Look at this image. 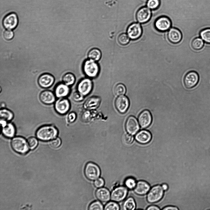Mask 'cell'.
<instances>
[{"label":"cell","mask_w":210,"mask_h":210,"mask_svg":"<svg viewBox=\"0 0 210 210\" xmlns=\"http://www.w3.org/2000/svg\"><path fill=\"white\" fill-rule=\"evenodd\" d=\"M152 15V10L147 6H143L140 8L136 14L137 21L141 24H144L148 22Z\"/></svg>","instance_id":"8"},{"label":"cell","mask_w":210,"mask_h":210,"mask_svg":"<svg viewBox=\"0 0 210 210\" xmlns=\"http://www.w3.org/2000/svg\"><path fill=\"white\" fill-rule=\"evenodd\" d=\"M27 142L29 148L31 149L35 148L38 144L37 139L34 137L29 138L27 139Z\"/></svg>","instance_id":"38"},{"label":"cell","mask_w":210,"mask_h":210,"mask_svg":"<svg viewBox=\"0 0 210 210\" xmlns=\"http://www.w3.org/2000/svg\"><path fill=\"white\" fill-rule=\"evenodd\" d=\"M164 210H178V209L176 207L173 206H168L162 209Z\"/></svg>","instance_id":"45"},{"label":"cell","mask_w":210,"mask_h":210,"mask_svg":"<svg viewBox=\"0 0 210 210\" xmlns=\"http://www.w3.org/2000/svg\"><path fill=\"white\" fill-rule=\"evenodd\" d=\"M160 208L158 207L155 205H151L149 206L147 208V210H159Z\"/></svg>","instance_id":"46"},{"label":"cell","mask_w":210,"mask_h":210,"mask_svg":"<svg viewBox=\"0 0 210 210\" xmlns=\"http://www.w3.org/2000/svg\"><path fill=\"white\" fill-rule=\"evenodd\" d=\"M105 184V181L104 179L101 178H98L94 182V186L97 188L102 187Z\"/></svg>","instance_id":"43"},{"label":"cell","mask_w":210,"mask_h":210,"mask_svg":"<svg viewBox=\"0 0 210 210\" xmlns=\"http://www.w3.org/2000/svg\"><path fill=\"white\" fill-rule=\"evenodd\" d=\"M72 98L76 101H80L83 99L84 96L79 92H75L73 94Z\"/></svg>","instance_id":"42"},{"label":"cell","mask_w":210,"mask_h":210,"mask_svg":"<svg viewBox=\"0 0 210 210\" xmlns=\"http://www.w3.org/2000/svg\"><path fill=\"white\" fill-rule=\"evenodd\" d=\"M89 210H103L104 209L102 204L99 201H96L91 203L89 207Z\"/></svg>","instance_id":"35"},{"label":"cell","mask_w":210,"mask_h":210,"mask_svg":"<svg viewBox=\"0 0 210 210\" xmlns=\"http://www.w3.org/2000/svg\"><path fill=\"white\" fill-rule=\"evenodd\" d=\"M61 143V140L59 137H56L51 140L50 142V145L53 148L58 147L60 146Z\"/></svg>","instance_id":"41"},{"label":"cell","mask_w":210,"mask_h":210,"mask_svg":"<svg viewBox=\"0 0 210 210\" xmlns=\"http://www.w3.org/2000/svg\"><path fill=\"white\" fill-rule=\"evenodd\" d=\"M136 184L135 180L132 177L127 178L125 181V187L130 189H134L136 186Z\"/></svg>","instance_id":"36"},{"label":"cell","mask_w":210,"mask_h":210,"mask_svg":"<svg viewBox=\"0 0 210 210\" xmlns=\"http://www.w3.org/2000/svg\"><path fill=\"white\" fill-rule=\"evenodd\" d=\"M127 132L132 135L136 134L140 129L139 125L137 119L130 116L127 119L125 125Z\"/></svg>","instance_id":"14"},{"label":"cell","mask_w":210,"mask_h":210,"mask_svg":"<svg viewBox=\"0 0 210 210\" xmlns=\"http://www.w3.org/2000/svg\"><path fill=\"white\" fill-rule=\"evenodd\" d=\"M104 209L105 210H119L120 207L118 204L115 201H110L105 206Z\"/></svg>","instance_id":"37"},{"label":"cell","mask_w":210,"mask_h":210,"mask_svg":"<svg viewBox=\"0 0 210 210\" xmlns=\"http://www.w3.org/2000/svg\"><path fill=\"white\" fill-rule=\"evenodd\" d=\"M76 118V114L73 112L70 113L68 116V120L69 122L72 123L74 122Z\"/></svg>","instance_id":"44"},{"label":"cell","mask_w":210,"mask_h":210,"mask_svg":"<svg viewBox=\"0 0 210 210\" xmlns=\"http://www.w3.org/2000/svg\"><path fill=\"white\" fill-rule=\"evenodd\" d=\"M70 92L69 86L64 83H59L55 86L54 94L57 98H64L67 96Z\"/></svg>","instance_id":"20"},{"label":"cell","mask_w":210,"mask_h":210,"mask_svg":"<svg viewBox=\"0 0 210 210\" xmlns=\"http://www.w3.org/2000/svg\"><path fill=\"white\" fill-rule=\"evenodd\" d=\"M199 35L206 43L210 44V28L201 30L200 32Z\"/></svg>","instance_id":"30"},{"label":"cell","mask_w":210,"mask_h":210,"mask_svg":"<svg viewBox=\"0 0 210 210\" xmlns=\"http://www.w3.org/2000/svg\"><path fill=\"white\" fill-rule=\"evenodd\" d=\"M55 94L49 90H45L42 92L39 95V99L43 103L50 105L53 103L55 101Z\"/></svg>","instance_id":"19"},{"label":"cell","mask_w":210,"mask_h":210,"mask_svg":"<svg viewBox=\"0 0 210 210\" xmlns=\"http://www.w3.org/2000/svg\"><path fill=\"white\" fill-rule=\"evenodd\" d=\"M130 39L127 34L122 33L118 36L117 40L120 45L125 46L129 43Z\"/></svg>","instance_id":"33"},{"label":"cell","mask_w":210,"mask_h":210,"mask_svg":"<svg viewBox=\"0 0 210 210\" xmlns=\"http://www.w3.org/2000/svg\"><path fill=\"white\" fill-rule=\"evenodd\" d=\"M161 186L164 191L167 190L168 188V186L166 184H163Z\"/></svg>","instance_id":"47"},{"label":"cell","mask_w":210,"mask_h":210,"mask_svg":"<svg viewBox=\"0 0 210 210\" xmlns=\"http://www.w3.org/2000/svg\"><path fill=\"white\" fill-rule=\"evenodd\" d=\"M58 134L57 128L53 125H46L40 127L36 135L39 140L43 141H51L56 138Z\"/></svg>","instance_id":"1"},{"label":"cell","mask_w":210,"mask_h":210,"mask_svg":"<svg viewBox=\"0 0 210 210\" xmlns=\"http://www.w3.org/2000/svg\"><path fill=\"white\" fill-rule=\"evenodd\" d=\"M2 133L3 135L7 138H12L15 135L16 129L14 125L11 123H7L2 127Z\"/></svg>","instance_id":"25"},{"label":"cell","mask_w":210,"mask_h":210,"mask_svg":"<svg viewBox=\"0 0 210 210\" xmlns=\"http://www.w3.org/2000/svg\"><path fill=\"white\" fill-rule=\"evenodd\" d=\"M155 29L160 32L168 30L172 26V22L168 16L162 15L158 17L154 22Z\"/></svg>","instance_id":"6"},{"label":"cell","mask_w":210,"mask_h":210,"mask_svg":"<svg viewBox=\"0 0 210 210\" xmlns=\"http://www.w3.org/2000/svg\"><path fill=\"white\" fill-rule=\"evenodd\" d=\"M3 36L6 40H10L13 38L14 33L11 30H7L4 31Z\"/></svg>","instance_id":"39"},{"label":"cell","mask_w":210,"mask_h":210,"mask_svg":"<svg viewBox=\"0 0 210 210\" xmlns=\"http://www.w3.org/2000/svg\"><path fill=\"white\" fill-rule=\"evenodd\" d=\"M101 57V53L100 50L97 48L91 49L88 53V58L95 61H99Z\"/></svg>","instance_id":"26"},{"label":"cell","mask_w":210,"mask_h":210,"mask_svg":"<svg viewBox=\"0 0 210 210\" xmlns=\"http://www.w3.org/2000/svg\"><path fill=\"white\" fill-rule=\"evenodd\" d=\"M11 146L15 152L21 153L25 154L29 150L27 142L23 137H16L13 138L11 141Z\"/></svg>","instance_id":"3"},{"label":"cell","mask_w":210,"mask_h":210,"mask_svg":"<svg viewBox=\"0 0 210 210\" xmlns=\"http://www.w3.org/2000/svg\"><path fill=\"white\" fill-rule=\"evenodd\" d=\"M129 101L127 97L121 95L118 97L115 101L116 108L121 113H125L129 108Z\"/></svg>","instance_id":"15"},{"label":"cell","mask_w":210,"mask_h":210,"mask_svg":"<svg viewBox=\"0 0 210 210\" xmlns=\"http://www.w3.org/2000/svg\"><path fill=\"white\" fill-rule=\"evenodd\" d=\"M75 81V77L73 74L70 73L65 74L62 77L63 83L68 86L73 85Z\"/></svg>","instance_id":"31"},{"label":"cell","mask_w":210,"mask_h":210,"mask_svg":"<svg viewBox=\"0 0 210 210\" xmlns=\"http://www.w3.org/2000/svg\"><path fill=\"white\" fill-rule=\"evenodd\" d=\"M182 35L181 31L178 29L172 27L168 30L167 34V38L171 43L173 44H177L181 41Z\"/></svg>","instance_id":"18"},{"label":"cell","mask_w":210,"mask_h":210,"mask_svg":"<svg viewBox=\"0 0 210 210\" xmlns=\"http://www.w3.org/2000/svg\"><path fill=\"white\" fill-rule=\"evenodd\" d=\"M54 78L51 74L46 73L41 75L38 78V83L40 87L47 88L51 87L53 84Z\"/></svg>","instance_id":"17"},{"label":"cell","mask_w":210,"mask_h":210,"mask_svg":"<svg viewBox=\"0 0 210 210\" xmlns=\"http://www.w3.org/2000/svg\"><path fill=\"white\" fill-rule=\"evenodd\" d=\"M160 4V0H147L146 6L152 10L157 9Z\"/></svg>","instance_id":"32"},{"label":"cell","mask_w":210,"mask_h":210,"mask_svg":"<svg viewBox=\"0 0 210 210\" xmlns=\"http://www.w3.org/2000/svg\"><path fill=\"white\" fill-rule=\"evenodd\" d=\"M82 68L84 73L89 78L96 77L100 72V67L97 62L89 59L84 61Z\"/></svg>","instance_id":"2"},{"label":"cell","mask_w":210,"mask_h":210,"mask_svg":"<svg viewBox=\"0 0 210 210\" xmlns=\"http://www.w3.org/2000/svg\"><path fill=\"white\" fill-rule=\"evenodd\" d=\"M164 190L162 186L157 185L153 186L148 193L147 199L150 203H154L160 200L163 197Z\"/></svg>","instance_id":"5"},{"label":"cell","mask_w":210,"mask_h":210,"mask_svg":"<svg viewBox=\"0 0 210 210\" xmlns=\"http://www.w3.org/2000/svg\"><path fill=\"white\" fill-rule=\"evenodd\" d=\"M101 99L97 97H92L88 98L84 104L85 109L87 110L95 109L100 104Z\"/></svg>","instance_id":"24"},{"label":"cell","mask_w":210,"mask_h":210,"mask_svg":"<svg viewBox=\"0 0 210 210\" xmlns=\"http://www.w3.org/2000/svg\"><path fill=\"white\" fill-rule=\"evenodd\" d=\"M136 207V204L134 199L130 197L126 199L124 202L122 208L125 210H133Z\"/></svg>","instance_id":"27"},{"label":"cell","mask_w":210,"mask_h":210,"mask_svg":"<svg viewBox=\"0 0 210 210\" xmlns=\"http://www.w3.org/2000/svg\"><path fill=\"white\" fill-rule=\"evenodd\" d=\"M70 108V102L68 100L65 98H59L55 103V109L60 114H66L69 111Z\"/></svg>","instance_id":"13"},{"label":"cell","mask_w":210,"mask_h":210,"mask_svg":"<svg viewBox=\"0 0 210 210\" xmlns=\"http://www.w3.org/2000/svg\"><path fill=\"white\" fill-rule=\"evenodd\" d=\"M128 192V188L126 187H117L111 193V199L112 200L115 202L121 201L126 197Z\"/></svg>","instance_id":"10"},{"label":"cell","mask_w":210,"mask_h":210,"mask_svg":"<svg viewBox=\"0 0 210 210\" xmlns=\"http://www.w3.org/2000/svg\"><path fill=\"white\" fill-rule=\"evenodd\" d=\"M142 29L141 25L137 22H133L130 24L127 29V34L131 40H135L141 36Z\"/></svg>","instance_id":"7"},{"label":"cell","mask_w":210,"mask_h":210,"mask_svg":"<svg viewBox=\"0 0 210 210\" xmlns=\"http://www.w3.org/2000/svg\"><path fill=\"white\" fill-rule=\"evenodd\" d=\"M114 91L117 95H123L126 92V89L123 84L120 83L116 85L114 88Z\"/></svg>","instance_id":"34"},{"label":"cell","mask_w":210,"mask_h":210,"mask_svg":"<svg viewBox=\"0 0 210 210\" xmlns=\"http://www.w3.org/2000/svg\"><path fill=\"white\" fill-rule=\"evenodd\" d=\"M152 135L150 133L145 130H142L137 133L135 136L136 140L141 144H146L151 140Z\"/></svg>","instance_id":"21"},{"label":"cell","mask_w":210,"mask_h":210,"mask_svg":"<svg viewBox=\"0 0 210 210\" xmlns=\"http://www.w3.org/2000/svg\"><path fill=\"white\" fill-rule=\"evenodd\" d=\"M84 173L86 177L91 180L98 178L101 174V170L99 166L93 162L88 163L86 165Z\"/></svg>","instance_id":"4"},{"label":"cell","mask_w":210,"mask_h":210,"mask_svg":"<svg viewBox=\"0 0 210 210\" xmlns=\"http://www.w3.org/2000/svg\"><path fill=\"white\" fill-rule=\"evenodd\" d=\"M204 45V41L201 38L196 37L193 39L191 42V46L193 49L199 50L202 49Z\"/></svg>","instance_id":"29"},{"label":"cell","mask_w":210,"mask_h":210,"mask_svg":"<svg viewBox=\"0 0 210 210\" xmlns=\"http://www.w3.org/2000/svg\"><path fill=\"white\" fill-rule=\"evenodd\" d=\"M150 189V186L147 182L143 180H140L137 183L134 190L137 194L143 195L148 193Z\"/></svg>","instance_id":"22"},{"label":"cell","mask_w":210,"mask_h":210,"mask_svg":"<svg viewBox=\"0 0 210 210\" xmlns=\"http://www.w3.org/2000/svg\"><path fill=\"white\" fill-rule=\"evenodd\" d=\"M97 198L100 201L106 202L108 201L111 198L109 191L105 188H99L96 192Z\"/></svg>","instance_id":"23"},{"label":"cell","mask_w":210,"mask_h":210,"mask_svg":"<svg viewBox=\"0 0 210 210\" xmlns=\"http://www.w3.org/2000/svg\"><path fill=\"white\" fill-rule=\"evenodd\" d=\"M124 142L127 144H130L133 142L134 137L132 135L126 134L124 135L123 138Z\"/></svg>","instance_id":"40"},{"label":"cell","mask_w":210,"mask_h":210,"mask_svg":"<svg viewBox=\"0 0 210 210\" xmlns=\"http://www.w3.org/2000/svg\"><path fill=\"white\" fill-rule=\"evenodd\" d=\"M1 119L7 121L12 120L14 117V114L12 112L6 109L2 108L0 110Z\"/></svg>","instance_id":"28"},{"label":"cell","mask_w":210,"mask_h":210,"mask_svg":"<svg viewBox=\"0 0 210 210\" xmlns=\"http://www.w3.org/2000/svg\"><path fill=\"white\" fill-rule=\"evenodd\" d=\"M93 84L89 78H85L81 80L77 85V89L79 93L84 96L88 95L92 91Z\"/></svg>","instance_id":"12"},{"label":"cell","mask_w":210,"mask_h":210,"mask_svg":"<svg viewBox=\"0 0 210 210\" xmlns=\"http://www.w3.org/2000/svg\"><path fill=\"white\" fill-rule=\"evenodd\" d=\"M199 80V74L196 71H191L185 75L184 82L185 86L188 89H191L195 86Z\"/></svg>","instance_id":"9"},{"label":"cell","mask_w":210,"mask_h":210,"mask_svg":"<svg viewBox=\"0 0 210 210\" xmlns=\"http://www.w3.org/2000/svg\"><path fill=\"white\" fill-rule=\"evenodd\" d=\"M152 116L150 112L147 110L142 111L138 117L139 124L142 128L145 129L149 126L151 123Z\"/></svg>","instance_id":"16"},{"label":"cell","mask_w":210,"mask_h":210,"mask_svg":"<svg viewBox=\"0 0 210 210\" xmlns=\"http://www.w3.org/2000/svg\"><path fill=\"white\" fill-rule=\"evenodd\" d=\"M18 23V18L15 13L9 14L4 18L2 24L4 27L7 30H12L17 26Z\"/></svg>","instance_id":"11"}]
</instances>
